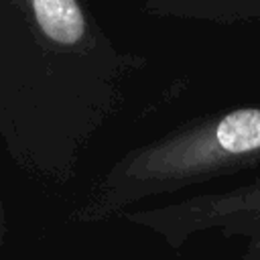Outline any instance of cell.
<instances>
[{
	"instance_id": "cell-1",
	"label": "cell",
	"mask_w": 260,
	"mask_h": 260,
	"mask_svg": "<svg viewBox=\"0 0 260 260\" xmlns=\"http://www.w3.org/2000/svg\"><path fill=\"white\" fill-rule=\"evenodd\" d=\"M144 65L85 0H0V136L22 160L69 158L120 110Z\"/></svg>"
},
{
	"instance_id": "cell-2",
	"label": "cell",
	"mask_w": 260,
	"mask_h": 260,
	"mask_svg": "<svg viewBox=\"0 0 260 260\" xmlns=\"http://www.w3.org/2000/svg\"><path fill=\"white\" fill-rule=\"evenodd\" d=\"M260 160V102L187 120L130 150L106 179L112 195H138Z\"/></svg>"
},
{
	"instance_id": "cell-3",
	"label": "cell",
	"mask_w": 260,
	"mask_h": 260,
	"mask_svg": "<svg viewBox=\"0 0 260 260\" xmlns=\"http://www.w3.org/2000/svg\"><path fill=\"white\" fill-rule=\"evenodd\" d=\"M142 10L160 18L236 24L260 20V0H138Z\"/></svg>"
}]
</instances>
